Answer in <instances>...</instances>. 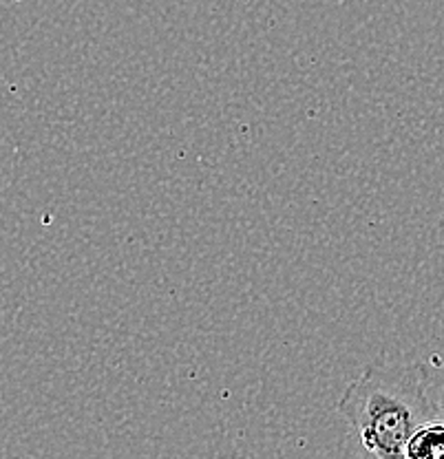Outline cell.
Returning a JSON list of instances; mask_svg holds the SVG:
<instances>
[{"label":"cell","instance_id":"1","mask_svg":"<svg viewBox=\"0 0 444 459\" xmlns=\"http://www.w3.org/2000/svg\"><path fill=\"white\" fill-rule=\"evenodd\" d=\"M431 382L420 367L376 362L347 385L336 409L376 459H403L405 444L436 420Z\"/></svg>","mask_w":444,"mask_h":459},{"label":"cell","instance_id":"2","mask_svg":"<svg viewBox=\"0 0 444 459\" xmlns=\"http://www.w3.org/2000/svg\"><path fill=\"white\" fill-rule=\"evenodd\" d=\"M403 459H444V420H429L405 444Z\"/></svg>","mask_w":444,"mask_h":459},{"label":"cell","instance_id":"3","mask_svg":"<svg viewBox=\"0 0 444 459\" xmlns=\"http://www.w3.org/2000/svg\"><path fill=\"white\" fill-rule=\"evenodd\" d=\"M431 402H433V409H436V418L444 420V382L442 385L433 386L431 385Z\"/></svg>","mask_w":444,"mask_h":459}]
</instances>
